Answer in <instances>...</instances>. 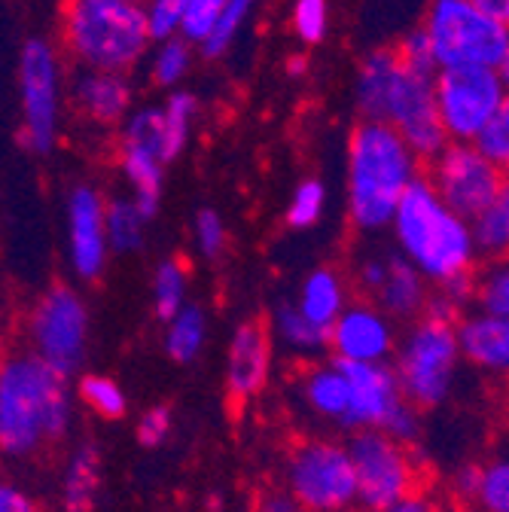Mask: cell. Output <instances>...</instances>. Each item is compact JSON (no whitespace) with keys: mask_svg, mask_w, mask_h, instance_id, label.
<instances>
[{"mask_svg":"<svg viewBox=\"0 0 509 512\" xmlns=\"http://www.w3.org/2000/svg\"><path fill=\"white\" fill-rule=\"evenodd\" d=\"M324 208H327V186L321 180L308 177L293 189L290 205H287V223L293 229H311L324 217Z\"/></svg>","mask_w":509,"mask_h":512,"instance_id":"obj_35","label":"cell"},{"mask_svg":"<svg viewBox=\"0 0 509 512\" xmlns=\"http://www.w3.org/2000/svg\"><path fill=\"white\" fill-rule=\"evenodd\" d=\"M470 4H476V7H479L482 13H488L491 19L509 25V0H470Z\"/></svg>","mask_w":509,"mask_h":512,"instance_id":"obj_51","label":"cell"},{"mask_svg":"<svg viewBox=\"0 0 509 512\" xmlns=\"http://www.w3.org/2000/svg\"><path fill=\"white\" fill-rule=\"evenodd\" d=\"M129 4H141L144 7V0H129Z\"/></svg>","mask_w":509,"mask_h":512,"instance_id":"obj_54","label":"cell"},{"mask_svg":"<svg viewBox=\"0 0 509 512\" xmlns=\"http://www.w3.org/2000/svg\"><path fill=\"white\" fill-rule=\"evenodd\" d=\"M71 98L80 113L98 125H119L132 113L135 89L129 74H107V71H86L80 68L71 83Z\"/></svg>","mask_w":509,"mask_h":512,"instance_id":"obj_18","label":"cell"},{"mask_svg":"<svg viewBox=\"0 0 509 512\" xmlns=\"http://www.w3.org/2000/svg\"><path fill=\"white\" fill-rule=\"evenodd\" d=\"M458 354L485 372H506L509 369V320L488 317L482 311L461 314L455 320Z\"/></svg>","mask_w":509,"mask_h":512,"instance_id":"obj_19","label":"cell"},{"mask_svg":"<svg viewBox=\"0 0 509 512\" xmlns=\"http://www.w3.org/2000/svg\"><path fill=\"white\" fill-rule=\"evenodd\" d=\"M186 293H189V281H186V269L177 260H162L156 275H153V308L162 320L174 317L183 305H186Z\"/></svg>","mask_w":509,"mask_h":512,"instance_id":"obj_34","label":"cell"},{"mask_svg":"<svg viewBox=\"0 0 509 512\" xmlns=\"http://www.w3.org/2000/svg\"><path fill=\"white\" fill-rule=\"evenodd\" d=\"M299 308L302 317H308L311 324H317L321 330H330L333 320L342 314V308L348 305V293H345V281L339 278V272L333 269H314L299 290V299L293 302Z\"/></svg>","mask_w":509,"mask_h":512,"instance_id":"obj_22","label":"cell"},{"mask_svg":"<svg viewBox=\"0 0 509 512\" xmlns=\"http://www.w3.org/2000/svg\"><path fill=\"white\" fill-rule=\"evenodd\" d=\"M302 400L308 403V409L317 418L345 424L348 384H345V375H342L336 360L333 363H317L302 375Z\"/></svg>","mask_w":509,"mask_h":512,"instance_id":"obj_21","label":"cell"},{"mask_svg":"<svg viewBox=\"0 0 509 512\" xmlns=\"http://www.w3.org/2000/svg\"><path fill=\"white\" fill-rule=\"evenodd\" d=\"M327 512H351V506L348 509H327Z\"/></svg>","mask_w":509,"mask_h":512,"instance_id":"obj_53","label":"cell"},{"mask_svg":"<svg viewBox=\"0 0 509 512\" xmlns=\"http://www.w3.org/2000/svg\"><path fill=\"white\" fill-rule=\"evenodd\" d=\"M272 369V336L260 320H244L232 333L226 360V391L235 403H250L257 397Z\"/></svg>","mask_w":509,"mask_h":512,"instance_id":"obj_17","label":"cell"},{"mask_svg":"<svg viewBox=\"0 0 509 512\" xmlns=\"http://www.w3.org/2000/svg\"><path fill=\"white\" fill-rule=\"evenodd\" d=\"M476 485H479V467H464L455 476V494L461 503H473L476 500Z\"/></svg>","mask_w":509,"mask_h":512,"instance_id":"obj_49","label":"cell"},{"mask_svg":"<svg viewBox=\"0 0 509 512\" xmlns=\"http://www.w3.org/2000/svg\"><path fill=\"white\" fill-rule=\"evenodd\" d=\"M470 223V238L476 247V256H488V260H500L509 247V192L494 199L488 208H482Z\"/></svg>","mask_w":509,"mask_h":512,"instance_id":"obj_28","label":"cell"},{"mask_svg":"<svg viewBox=\"0 0 509 512\" xmlns=\"http://www.w3.org/2000/svg\"><path fill=\"white\" fill-rule=\"evenodd\" d=\"M394 55L400 61V68H406V71H415V74H424V77L436 74V58H433L430 40H427V34L421 28L409 31Z\"/></svg>","mask_w":509,"mask_h":512,"instance_id":"obj_43","label":"cell"},{"mask_svg":"<svg viewBox=\"0 0 509 512\" xmlns=\"http://www.w3.org/2000/svg\"><path fill=\"white\" fill-rule=\"evenodd\" d=\"M397 351V384L406 403L418 409H436L452 397L458 378V339L455 324L421 314Z\"/></svg>","mask_w":509,"mask_h":512,"instance_id":"obj_6","label":"cell"},{"mask_svg":"<svg viewBox=\"0 0 509 512\" xmlns=\"http://www.w3.org/2000/svg\"><path fill=\"white\" fill-rule=\"evenodd\" d=\"M421 171L415 153L381 119H363L348 141V214L363 232H381L394 220L406 189Z\"/></svg>","mask_w":509,"mask_h":512,"instance_id":"obj_3","label":"cell"},{"mask_svg":"<svg viewBox=\"0 0 509 512\" xmlns=\"http://www.w3.org/2000/svg\"><path fill=\"white\" fill-rule=\"evenodd\" d=\"M104 196L95 186H74L68 199V260L83 281L104 275L110 247L104 232Z\"/></svg>","mask_w":509,"mask_h":512,"instance_id":"obj_15","label":"cell"},{"mask_svg":"<svg viewBox=\"0 0 509 512\" xmlns=\"http://www.w3.org/2000/svg\"><path fill=\"white\" fill-rule=\"evenodd\" d=\"M385 272H388V256H366L357 269L360 287L375 296V290L381 287V281H385Z\"/></svg>","mask_w":509,"mask_h":512,"instance_id":"obj_47","label":"cell"},{"mask_svg":"<svg viewBox=\"0 0 509 512\" xmlns=\"http://www.w3.org/2000/svg\"><path fill=\"white\" fill-rule=\"evenodd\" d=\"M348 384V415L345 427L366 430L381 427L391 409L403 400L397 375L388 363H345L336 360Z\"/></svg>","mask_w":509,"mask_h":512,"instance_id":"obj_16","label":"cell"},{"mask_svg":"<svg viewBox=\"0 0 509 512\" xmlns=\"http://www.w3.org/2000/svg\"><path fill=\"white\" fill-rule=\"evenodd\" d=\"M193 238H196V247L205 260H217L226 250V241H229V232H226V223L217 211L205 208L196 214L193 220Z\"/></svg>","mask_w":509,"mask_h":512,"instance_id":"obj_41","label":"cell"},{"mask_svg":"<svg viewBox=\"0 0 509 512\" xmlns=\"http://www.w3.org/2000/svg\"><path fill=\"white\" fill-rule=\"evenodd\" d=\"M293 31L302 43H321L330 34V0H296Z\"/></svg>","mask_w":509,"mask_h":512,"instance_id":"obj_38","label":"cell"},{"mask_svg":"<svg viewBox=\"0 0 509 512\" xmlns=\"http://www.w3.org/2000/svg\"><path fill=\"white\" fill-rule=\"evenodd\" d=\"M327 345L336 351V360L345 363H388L397 348V336L391 317L378 305L354 302L333 320Z\"/></svg>","mask_w":509,"mask_h":512,"instance_id":"obj_14","label":"cell"},{"mask_svg":"<svg viewBox=\"0 0 509 512\" xmlns=\"http://www.w3.org/2000/svg\"><path fill=\"white\" fill-rule=\"evenodd\" d=\"M68 375L55 372L31 351L0 360V452L28 458L71 427Z\"/></svg>","mask_w":509,"mask_h":512,"instance_id":"obj_1","label":"cell"},{"mask_svg":"<svg viewBox=\"0 0 509 512\" xmlns=\"http://www.w3.org/2000/svg\"><path fill=\"white\" fill-rule=\"evenodd\" d=\"M302 71H305V61H302V58H293V61H290V74H293V77H302Z\"/></svg>","mask_w":509,"mask_h":512,"instance_id":"obj_52","label":"cell"},{"mask_svg":"<svg viewBox=\"0 0 509 512\" xmlns=\"http://www.w3.org/2000/svg\"><path fill=\"white\" fill-rule=\"evenodd\" d=\"M171 427H174V418L165 406H153L141 415L138 421V439L147 445V448H156L162 445L168 436H171Z\"/></svg>","mask_w":509,"mask_h":512,"instance_id":"obj_45","label":"cell"},{"mask_svg":"<svg viewBox=\"0 0 509 512\" xmlns=\"http://www.w3.org/2000/svg\"><path fill=\"white\" fill-rule=\"evenodd\" d=\"M31 354L49 363L55 372L71 375L86 360L89 345V308L71 287H49L28 317Z\"/></svg>","mask_w":509,"mask_h":512,"instance_id":"obj_11","label":"cell"},{"mask_svg":"<svg viewBox=\"0 0 509 512\" xmlns=\"http://www.w3.org/2000/svg\"><path fill=\"white\" fill-rule=\"evenodd\" d=\"M253 512H305V506L287 491V488H269L260 494Z\"/></svg>","mask_w":509,"mask_h":512,"instance_id":"obj_46","label":"cell"},{"mask_svg":"<svg viewBox=\"0 0 509 512\" xmlns=\"http://www.w3.org/2000/svg\"><path fill=\"white\" fill-rule=\"evenodd\" d=\"M427 183L458 217L470 220L506 189V171L488 162L473 144H445L430 159Z\"/></svg>","mask_w":509,"mask_h":512,"instance_id":"obj_12","label":"cell"},{"mask_svg":"<svg viewBox=\"0 0 509 512\" xmlns=\"http://www.w3.org/2000/svg\"><path fill=\"white\" fill-rule=\"evenodd\" d=\"M348 458L354 467L357 503L366 512L388 509L418 488V470L409 455V445H400L385 430H357L348 442Z\"/></svg>","mask_w":509,"mask_h":512,"instance_id":"obj_9","label":"cell"},{"mask_svg":"<svg viewBox=\"0 0 509 512\" xmlns=\"http://www.w3.org/2000/svg\"><path fill=\"white\" fill-rule=\"evenodd\" d=\"M150 49V80L162 89H180L189 68H193V43L177 34L168 40H156V46Z\"/></svg>","mask_w":509,"mask_h":512,"instance_id":"obj_31","label":"cell"},{"mask_svg":"<svg viewBox=\"0 0 509 512\" xmlns=\"http://www.w3.org/2000/svg\"><path fill=\"white\" fill-rule=\"evenodd\" d=\"M378 430H385L400 445H412L418 439V433H421V409L412 406V403H406V400H400Z\"/></svg>","mask_w":509,"mask_h":512,"instance_id":"obj_44","label":"cell"},{"mask_svg":"<svg viewBox=\"0 0 509 512\" xmlns=\"http://www.w3.org/2000/svg\"><path fill=\"white\" fill-rule=\"evenodd\" d=\"M101 488V458L95 445H80L68 461L65 470V488H61V500H65L68 512H89Z\"/></svg>","mask_w":509,"mask_h":512,"instance_id":"obj_26","label":"cell"},{"mask_svg":"<svg viewBox=\"0 0 509 512\" xmlns=\"http://www.w3.org/2000/svg\"><path fill=\"white\" fill-rule=\"evenodd\" d=\"M427 296L430 293H427V281L421 278V272L415 266H409L400 253H391L385 281H381V287L375 290L378 308L388 317L412 320V317L424 314Z\"/></svg>","mask_w":509,"mask_h":512,"instance_id":"obj_20","label":"cell"},{"mask_svg":"<svg viewBox=\"0 0 509 512\" xmlns=\"http://www.w3.org/2000/svg\"><path fill=\"white\" fill-rule=\"evenodd\" d=\"M253 10H257V0H226V7L217 13L214 25L208 28L205 40L199 43L202 46V55L223 58L235 46V40L244 34V28L250 25Z\"/></svg>","mask_w":509,"mask_h":512,"instance_id":"obj_32","label":"cell"},{"mask_svg":"<svg viewBox=\"0 0 509 512\" xmlns=\"http://www.w3.org/2000/svg\"><path fill=\"white\" fill-rule=\"evenodd\" d=\"M473 503L482 512H509V464H506V458H497L479 470V485H476Z\"/></svg>","mask_w":509,"mask_h":512,"instance_id":"obj_37","label":"cell"},{"mask_svg":"<svg viewBox=\"0 0 509 512\" xmlns=\"http://www.w3.org/2000/svg\"><path fill=\"white\" fill-rule=\"evenodd\" d=\"M381 122H388L394 128L418 162H430L449 144L433 101V77L406 68H397L385 110H381Z\"/></svg>","mask_w":509,"mask_h":512,"instance_id":"obj_13","label":"cell"},{"mask_svg":"<svg viewBox=\"0 0 509 512\" xmlns=\"http://www.w3.org/2000/svg\"><path fill=\"white\" fill-rule=\"evenodd\" d=\"M199 116V98L186 89H171L168 101L159 107V125H162V159L165 165L174 162L189 138H193V125Z\"/></svg>","mask_w":509,"mask_h":512,"instance_id":"obj_25","label":"cell"},{"mask_svg":"<svg viewBox=\"0 0 509 512\" xmlns=\"http://www.w3.org/2000/svg\"><path fill=\"white\" fill-rule=\"evenodd\" d=\"M147 217L135 208L132 199H113L104 205V232L110 253H132L144 244Z\"/></svg>","mask_w":509,"mask_h":512,"instance_id":"obj_30","label":"cell"},{"mask_svg":"<svg viewBox=\"0 0 509 512\" xmlns=\"http://www.w3.org/2000/svg\"><path fill=\"white\" fill-rule=\"evenodd\" d=\"M0 512H40V509L19 485L0 482Z\"/></svg>","mask_w":509,"mask_h":512,"instance_id":"obj_48","label":"cell"},{"mask_svg":"<svg viewBox=\"0 0 509 512\" xmlns=\"http://www.w3.org/2000/svg\"><path fill=\"white\" fill-rule=\"evenodd\" d=\"M208 342V317L199 305H183L174 317H168L165 351L177 363H193Z\"/></svg>","mask_w":509,"mask_h":512,"instance_id":"obj_27","label":"cell"},{"mask_svg":"<svg viewBox=\"0 0 509 512\" xmlns=\"http://www.w3.org/2000/svg\"><path fill=\"white\" fill-rule=\"evenodd\" d=\"M388 229L394 232L397 253L421 272L424 281L445 287L473 275L476 247L470 238V223L449 205H442L424 174L406 189Z\"/></svg>","mask_w":509,"mask_h":512,"instance_id":"obj_2","label":"cell"},{"mask_svg":"<svg viewBox=\"0 0 509 512\" xmlns=\"http://www.w3.org/2000/svg\"><path fill=\"white\" fill-rule=\"evenodd\" d=\"M287 491L305 512L348 509L357 503L348 445L333 439H305L287 458Z\"/></svg>","mask_w":509,"mask_h":512,"instance_id":"obj_10","label":"cell"},{"mask_svg":"<svg viewBox=\"0 0 509 512\" xmlns=\"http://www.w3.org/2000/svg\"><path fill=\"white\" fill-rule=\"evenodd\" d=\"M421 31L439 68H488L509 77V28L470 0H430Z\"/></svg>","mask_w":509,"mask_h":512,"instance_id":"obj_5","label":"cell"},{"mask_svg":"<svg viewBox=\"0 0 509 512\" xmlns=\"http://www.w3.org/2000/svg\"><path fill=\"white\" fill-rule=\"evenodd\" d=\"M433 101L449 144H470L506 101V77L488 68H439L433 74Z\"/></svg>","mask_w":509,"mask_h":512,"instance_id":"obj_8","label":"cell"},{"mask_svg":"<svg viewBox=\"0 0 509 512\" xmlns=\"http://www.w3.org/2000/svg\"><path fill=\"white\" fill-rule=\"evenodd\" d=\"M183 10H186V0H144V19H147L153 43L180 34Z\"/></svg>","mask_w":509,"mask_h":512,"instance_id":"obj_40","label":"cell"},{"mask_svg":"<svg viewBox=\"0 0 509 512\" xmlns=\"http://www.w3.org/2000/svg\"><path fill=\"white\" fill-rule=\"evenodd\" d=\"M381 512H433V503H430L427 497H421V494H409V497H403L400 503H394V506H388V509H381Z\"/></svg>","mask_w":509,"mask_h":512,"instance_id":"obj_50","label":"cell"},{"mask_svg":"<svg viewBox=\"0 0 509 512\" xmlns=\"http://www.w3.org/2000/svg\"><path fill=\"white\" fill-rule=\"evenodd\" d=\"M80 397L86 400V406L92 412H98L101 418H122L125 409H129V400H125V391L107 375H86L80 381Z\"/></svg>","mask_w":509,"mask_h":512,"instance_id":"obj_36","label":"cell"},{"mask_svg":"<svg viewBox=\"0 0 509 512\" xmlns=\"http://www.w3.org/2000/svg\"><path fill=\"white\" fill-rule=\"evenodd\" d=\"M119 165H122V174L132 186V202L135 208L153 220L156 211H159V202H162V183H165V165L150 156V153H141V150H119Z\"/></svg>","mask_w":509,"mask_h":512,"instance_id":"obj_24","label":"cell"},{"mask_svg":"<svg viewBox=\"0 0 509 512\" xmlns=\"http://www.w3.org/2000/svg\"><path fill=\"white\" fill-rule=\"evenodd\" d=\"M397 68H400V61L394 49H375L363 58L357 71V83H354V95H357V107L363 119H381Z\"/></svg>","mask_w":509,"mask_h":512,"instance_id":"obj_23","label":"cell"},{"mask_svg":"<svg viewBox=\"0 0 509 512\" xmlns=\"http://www.w3.org/2000/svg\"><path fill=\"white\" fill-rule=\"evenodd\" d=\"M19 107H22V144L46 156L61 138V110H65V71L58 49L31 37L19 55Z\"/></svg>","mask_w":509,"mask_h":512,"instance_id":"obj_7","label":"cell"},{"mask_svg":"<svg viewBox=\"0 0 509 512\" xmlns=\"http://www.w3.org/2000/svg\"><path fill=\"white\" fill-rule=\"evenodd\" d=\"M223 7H226V0H186L183 22H180V37L189 40L193 46H199Z\"/></svg>","mask_w":509,"mask_h":512,"instance_id":"obj_42","label":"cell"},{"mask_svg":"<svg viewBox=\"0 0 509 512\" xmlns=\"http://www.w3.org/2000/svg\"><path fill=\"white\" fill-rule=\"evenodd\" d=\"M488 162H494L497 168L506 171L509 162V107H503L491 122H485L479 128V135L470 141Z\"/></svg>","mask_w":509,"mask_h":512,"instance_id":"obj_39","label":"cell"},{"mask_svg":"<svg viewBox=\"0 0 509 512\" xmlns=\"http://www.w3.org/2000/svg\"><path fill=\"white\" fill-rule=\"evenodd\" d=\"M272 327H275L278 342L299 357L321 354L327 348V330H321L317 324H311L308 317H302L296 305H278Z\"/></svg>","mask_w":509,"mask_h":512,"instance_id":"obj_29","label":"cell"},{"mask_svg":"<svg viewBox=\"0 0 509 512\" xmlns=\"http://www.w3.org/2000/svg\"><path fill=\"white\" fill-rule=\"evenodd\" d=\"M473 296L482 314L509 320V266L491 260L479 278H473Z\"/></svg>","mask_w":509,"mask_h":512,"instance_id":"obj_33","label":"cell"},{"mask_svg":"<svg viewBox=\"0 0 509 512\" xmlns=\"http://www.w3.org/2000/svg\"><path fill=\"white\" fill-rule=\"evenodd\" d=\"M61 37L77 68L107 74H132L153 46L144 7L129 0H68Z\"/></svg>","mask_w":509,"mask_h":512,"instance_id":"obj_4","label":"cell"}]
</instances>
